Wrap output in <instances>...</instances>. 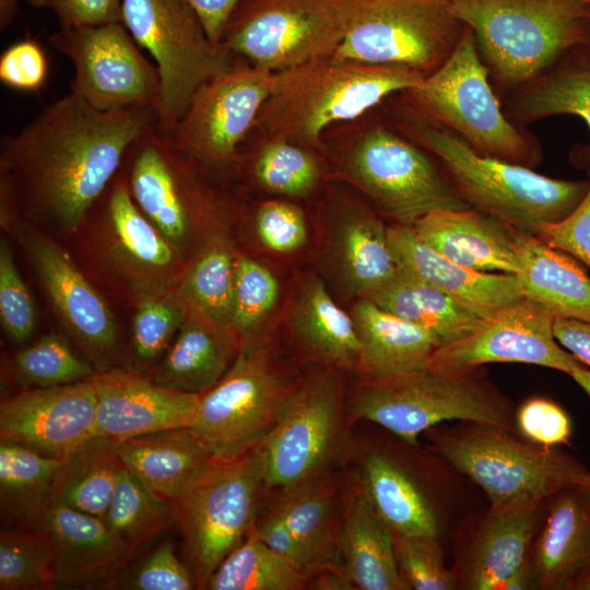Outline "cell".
I'll return each mask as SVG.
<instances>
[{
    "label": "cell",
    "mask_w": 590,
    "mask_h": 590,
    "mask_svg": "<svg viewBox=\"0 0 590 590\" xmlns=\"http://www.w3.org/2000/svg\"><path fill=\"white\" fill-rule=\"evenodd\" d=\"M122 464L161 497L176 503L216 460L189 428L117 441Z\"/></svg>",
    "instance_id": "28"
},
{
    "label": "cell",
    "mask_w": 590,
    "mask_h": 590,
    "mask_svg": "<svg viewBox=\"0 0 590 590\" xmlns=\"http://www.w3.org/2000/svg\"><path fill=\"white\" fill-rule=\"evenodd\" d=\"M361 484L393 533L438 535V521L429 499L413 476L390 457L368 455Z\"/></svg>",
    "instance_id": "38"
},
{
    "label": "cell",
    "mask_w": 590,
    "mask_h": 590,
    "mask_svg": "<svg viewBox=\"0 0 590 590\" xmlns=\"http://www.w3.org/2000/svg\"><path fill=\"white\" fill-rule=\"evenodd\" d=\"M588 3H590V0H586Z\"/></svg>",
    "instance_id": "63"
},
{
    "label": "cell",
    "mask_w": 590,
    "mask_h": 590,
    "mask_svg": "<svg viewBox=\"0 0 590 590\" xmlns=\"http://www.w3.org/2000/svg\"><path fill=\"white\" fill-rule=\"evenodd\" d=\"M404 128L440 163L460 198L470 206L521 232L568 216L582 201L590 179L551 178L532 168L483 155L445 126L410 105Z\"/></svg>",
    "instance_id": "2"
},
{
    "label": "cell",
    "mask_w": 590,
    "mask_h": 590,
    "mask_svg": "<svg viewBox=\"0 0 590 590\" xmlns=\"http://www.w3.org/2000/svg\"><path fill=\"white\" fill-rule=\"evenodd\" d=\"M96 391L92 379L24 388L0 403V440L66 458L95 436Z\"/></svg>",
    "instance_id": "19"
},
{
    "label": "cell",
    "mask_w": 590,
    "mask_h": 590,
    "mask_svg": "<svg viewBox=\"0 0 590 590\" xmlns=\"http://www.w3.org/2000/svg\"><path fill=\"white\" fill-rule=\"evenodd\" d=\"M278 295V282L266 267L246 256H236L233 329L238 337L249 338L271 311Z\"/></svg>",
    "instance_id": "47"
},
{
    "label": "cell",
    "mask_w": 590,
    "mask_h": 590,
    "mask_svg": "<svg viewBox=\"0 0 590 590\" xmlns=\"http://www.w3.org/2000/svg\"><path fill=\"white\" fill-rule=\"evenodd\" d=\"M587 485H588V487L590 488V482H589Z\"/></svg>",
    "instance_id": "62"
},
{
    "label": "cell",
    "mask_w": 590,
    "mask_h": 590,
    "mask_svg": "<svg viewBox=\"0 0 590 590\" xmlns=\"http://www.w3.org/2000/svg\"><path fill=\"white\" fill-rule=\"evenodd\" d=\"M393 541L404 589L452 590L458 588L459 579L456 574L446 568L437 536L393 533Z\"/></svg>",
    "instance_id": "48"
},
{
    "label": "cell",
    "mask_w": 590,
    "mask_h": 590,
    "mask_svg": "<svg viewBox=\"0 0 590 590\" xmlns=\"http://www.w3.org/2000/svg\"><path fill=\"white\" fill-rule=\"evenodd\" d=\"M352 418L376 423L408 444L451 420L484 423L512 432L507 399L479 368L428 367L380 379H364L350 404Z\"/></svg>",
    "instance_id": "5"
},
{
    "label": "cell",
    "mask_w": 590,
    "mask_h": 590,
    "mask_svg": "<svg viewBox=\"0 0 590 590\" xmlns=\"http://www.w3.org/2000/svg\"><path fill=\"white\" fill-rule=\"evenodd\" d=\"M0 319L7 335L17 343L33 333L36 323L34 302L3 240L0 245Z\"/></svg>",
    "instance_id": "50"
},
{
    "label": "cell",
    "mask_w": 590,
    "mask_h": 590,
    "mask_svg": "<svg viewBox=\"0 0 590 590\" xmlns=\"http://www.w3.org/2000/svg\"><path fill=\"white\" fill-rule=\"evenodd\" d=\"M342 174L397 225L413 226L435 210L470 208L428 154L385 126L357 139Z\"/></svg>",
    "instance_id": "13"
},
{
    "label": "cell",
    "mask_w": 590,
    "mask_h": 590,
    "mask_svg": "<svg viewBox=\"0 0 590 590\" xmlns=\"http://www.w3.org/2000/svg\"><path fill=\"white\" fill-rule=\"evenodd\" d=\"M534 589L533 576L529 558L512 573L500 586L499 590Z\"/></svg>",
    "instance_id": "59"
},
{
    "label": "cell",
    "mask_w": 590,
    "mask_h": 590,
    "mask_svg": "<svg viewBox=\"0 0 590 590\" xmlns=\"http://www.w3.org/2000/svg\"><path fill=\"white\" fill-rule=\"evenodd\" d=\"M33 7L50 10L60 27L121 22L122 0H25Z\"/></svg>",
    "instance_id": "55"
},
{
    "label": "cell",
    "mask_w": 590,
    "mask_h": 590,
    "mask_svg": "<svg viewBox=\"0 0 590 590\" xmlns=\"http://www.w3.org/2000/svg\"><path fill=\"white\" fill-rule=\"evenodd\" d=\"M64 458L0 442L1 516L15 530L37 531L51 505L57 473Z\"/></svg>",
    "instance_id": "36"
},
{
    "label": "cell",
    "mask_w": 590,
    "mask_h": 590,
    "mask_svg": "<svg viewBox=\"0 0 590 590\" xmlns=\"http://www.w3.org/2000/svg\"><path fill=\"white\" fill-rule=\"evenodd\" d=\"M351 317L359 341L356 369L364 379H380L425 368L439 347L426 329L358 298Z\"/></svg>",
    "instance_id": "29"
},
{
    "label": "cell",
    "mask_w": 590,
    "mask_h": 590,
    "mask_svg": "<svg viewBox=\"0 0 590 590\" xmlns=\"http://www.w3.org/2000/svg\"><path fill=\"white\" fill-rule=\"evenodd\" d=\"M554 318L522 298L483 318L465 338L435 350L426 367L468 370L489 363H523L569 375L585 365L558 345L553 333Z\"/></svg>",
    "instance_id": "17"
},
{
    "label": "cell",
    "mask_w": 590,
    "mask_h": 590,
    "mask_svg": "<svg viewBox=\"0 0 590 590\" xmlns=\"http://www.w3.org/2000/svg\"><path fill=\"white\" fill-rule=\"evenodd\" d=\"M363 298L426 329L435 337L439 347L465 338L483 319L399 266L387 282Z\"/></svg>",
    "instance_id": "34"
},
{
    "label": "cell",
    "mask_w": 590,
    "mask_h": 590,
    "mask_svg": "<svg viewBox=\"0 0 590 590\" xmlns=\"http://www.w3.org/2000/svg\"><path fill=\"white\" fill-rule=\"evenodd\" d=\"M415 70L362 63L333 56L275 71L255 128L320 149L323 131L356 119L386 97L421 84Z\"/></svg>",
    "instance_id": "3"
},
{
    "label": "cell",
    "mask_w": 590,
    "mask_h": 590,
    "mask_svg": "<svg viewBox=\"0 0 590 590\" xmlns=\"http://www.w3.org/2000/svg\"><path fill=\"white\" fill-rule=\"evenodd\" d=\"M157 108L96 109L69 93L0 145L2 217L75 232L118 175Z\"/></svg>",
    "instance_id": "1"
},
{
    "label": "cell",
    "mask_w": 590,
    "mask_h": 590,
    "mask_svg": "<svg viewBox=\"0 0 590 590\" xmlns=\"http://www.w3.org/2000/svg\"><path fill=\"white\" fill-rule=\"evenodd\" d=\"M569 376L590 398V369L586 366L575 368Z\"/></svg>",
    "instance_id": "60"
},
{
    "label": "cell",
    "mask_w": 590,
    "mask_h": 590,
    "mask_svg": "<svg viewBox=\"0 0 590 590\" xmlns=\"http://www.w3.org/2000/svg\"><path fill=\"white\" fill-rule=\"evenodd\" d=\"M540 504L491 507L467 553L462 580L467 589L499 590L529 558Z\"/></svg>",
    "instance_id": "31"
},
{
    "label": "cell",
    "mask_w": 590,
    "mask_h": 590,
    "mask_svg": "<svg viewBox=\"0 0 590 590\" xmlns=\"http://www.w3.org/2000/svg\"><path fill=\"white\" fill-rule=\"evenodd\" d=\"M342 423L337 375L326 371L297 385L281 421L259 446L266 488L284 489L324 472Z\"/></svg>",
    "instance_id": "16"
},
{
    "label": "cell",
    "mask_w": 590,
    "mask_h": 590,
    "mask_svg": "<svg viewBox=\"0 0 590 590\" xmlns=\"http://www.w3.org/2000/svg\"><path fill=\"white\" fill-rule=\"evenodd\" d=\"M4 221L16 229L55 311L90 363L97 371L109 369L118 328L105 299L57 243L22 220Z\"/></svg>",
    "instance_id": "18"
},
{
    "label": "cell",
    "mask_w": 590,
    "mask_h": 590,
    "mask_svg": "<svg viewBox=\"0 0 590 590\" xmlns=\"http://www.w3.org/2000/svg\"><path fill=\"white\" fill-rule=\"evenodd\" d=\"M273 509L310 556L314 574L323 568L340 567L342 519L338 516V486L326 471L282 489Z\"/></svg>",
    "instance_id": "35"
},
{
    "label": "cell",
    "mask_w": 590,
    "mask_h": 590,
    "mask_svg": "<svg viewBox=\"0 0 590 590\" xmlns=\"http://www.w3.org/2000/svg\"><path fill=\"white\" fill-rule=\"evenodd\" d=\"M49 42L72 62L70 93L90 106L99 110L157 108L158 69L121 22L60 27Z\"/></svg>",
    "instance_id": "14"
},
{
    "label": "cell",
    "mask_w": 590,
    "mask_h": 590,
    "mask_svg": "<svg viewBox=\"0 0 590 590\" xmlns=\"http://www.w3.org/2000/svg\"><path fill=\"white\" fill-rule=\"evenodd\" d=\"M345 9L333 57L424 75L444 63L465 30L450 0H345Z\"/></svg>",
    "instance_id": "9"
},
{
    "label": "cell",
    "mask_w": 590,
    "mask_h": 590,
    "mask_svg": "<svg viewBox=\"0 0 590 590\" xmlns=\"http://www.w3.org/2000/svg\"><path fill=\"white\" fill-rule=\"evenodd\" d=\"M345 27V0H240L220 46L275 72L332 56Z\"/></svg>",
    "instance_id": "12"
},
{
    "label": "cell",
    "mask_w": 590,
    "mask_h": 590,
    "mask_svg": "<svg viewBox=\"0 0 590 590\" xmlns=\"http://www.w3.org/2000/svg\"><path fill=\"white\" fill-rule=\"evenodd\" d=\"M503 106L509 120L523 127L557 115L581 118L590 132V42L569 49L544 73L508 93ZM576 158L590 168V139Z\"/></svg>",
    "instance_id": "26"
},
{
    "label": "cell",
    "mask_w": 590,
    "mask_h": 590,
    "mask_svg": "<svg viewBox=\"0 0 590 590\" xmlns=\"http://www.w3.org/2000/svg\"><path fill=\"white\" fill-rule=\"evenodd\" d=\"M235 259L228 239L213 236L176 286L187 306L232 330Z\"/></svg>",
    "instance_id": "40"
},
{
    "label": "cell",
    "mask_w": 590,
    "mask_h": 590,
    "mask_svg": "<svg viewBox=\"0 0 590 590\" xmlns=\"http://www.w3.org/2000/svg\"><path fill=\"white\" fill-rule=\"evenodd\" d=\"M588 17H589V22H590V3H589V9H588Z\"/></svg>",
    "instance_id": "61"
},
{
    "label": "cell",
    "mask_w": 590,
    "mask_h": 590,
    "mask_svg": "<svg viewBox=\"0 0 590 590\" xmlns=\"http://www.w3.org/2000/svg\"><path fill=\"white\" fill-rule=\"evenodd\" d=\"M399 267L436 286L481 318L522 299L516 274L488 273L455 263L426 245L412 226H388Z\"/></svg>",
    "instance_id": "24"
},
{
    "label": "cell",
    "mask_w": 590,
    "mask_h": 590,
    "mask_svg": "<svg viewBox=\"0 0 590 590\" xmlns=\"http://www.w3.org/2000/svg\"><path fill=\"white\" fill-rule=\"evenodd\" d=\"M121 467L117 440L94 436L63 459L52 502L105 519Z\"/></svg>",
    "instance_id": "39"
},
{
    "label": "cell",
    "mask_w": 590,
    "mask_h": 590,
    "mask_svg": "<svg viewBox=\"0 0 590 590\" xmlns=\"http://www.w3.org/2000/svg\"><path fill=\"white\" fill-rule=\"evenodd\" d=\"M11 371L24 388L73 384L90 379L96 373L90 361L78 356L57 334H47L17 352Z\"/></svg>",
    "instance_id": "44"
},
{
    "label": "cell",
    "mask_w": 590,
    "mask_h": 590,
    "mask_svg": "<svg viewBox=\"0 0 590 590\" xmlns=\"http://www.w3.org/2000/svg\"><path fill=\"white\" fill-rule=\"evenodd\" d=\"M306 585V576L271 550L252 528L221 562L206 589L299 590Z\"/></svg>",
    "instance_id": "42"
},
{
    "label": "cell",
    "mask_w": 590,
    "mask_h": 590,
    "mask_svg": "<svg viewBox=\"0 0 590 590\" xmlns=\"http://www.w3.org/2000/svg\"><path fill=\"white\" fill-rule=\"evenodd\" d=\"M96 391L95 436L125 440L189 428L200 394L163 387L131 370L109 368L91 377Z\"/></svg>",
    "instance_id": "21"
},
{
    "label": "cell",
    "mask_w": 590,
    "mask_h": 590,
    "mask_svg": "<svg viewBox=\"0 0 590 590\" xmlns=\"http://www.w3.org/2000/svg\"><path fill=\"white\" fill-rule=\"evenodd\" d=\"M404 93L417 110L483 155L530 168L542 161L533 134L506 116L468 26L444 63Z\"/></svg>",
    "instance_id": "6"
},
{
    "label": "cell",
    "mask_w": 590,
    "mask_h": 590,
    "mask_svg": "<svg viewBox=\"0 0 590 590\" xmlns=\"http://www.w3.org/2000/svg\"><path fill=\"white\" fill-rule=\"evenodd\" d=\"M474 34L489 78L504 92L534 80L590 42L586 0H450Z\"/></svg>",
    "instance_id": "4"
},
{
    "label": "cell",
    "mask_w": 590,
    "mask_h": 590,
    "mask_svg": "<svg viewBox=\"0 0 590 590\" xmlns=\"http://www.w3.org/2000/svg\"><path fill=\"white\" fill-rule=\"evenodd\" d=\"M47 73L45 52L34 39L11 45L0 57V80L12 88L36 92L45 83Z\"/></svg>",
    "instance_id": "53"
},
{
    "label": "cell",
    "mask_w": 590,
    "mask_h": 590,
    "mask_svg": "<svg viewBox=\"0 0 590 590\" xmlns=\"http://www.w3.org/2000/svg\"><path fill=\"white\" fill-rule=\"evenodd\" d=\"M417 236L448 260L476 271H520L514 227L480 210H435L412 226Z\"/></svg>",
    "instance_id": "25"
},
{
    "label": "cell",
    "mask_w": 590,
    "mask_h": 590,
    "mask_svg": "<svg viewBox=\"0 0 590 590\" xmlns=\"http://www.w3.org/2000/svg\"><path fill=\"white\" fill-rule=\"evenodd\" d=\"M274 72L235 58L199 86L170 133L181 148L211 165H227L255 128Z\"/></svg>",
    "instance_id": "15"
},
{
    "label": "cell",
    "mask_w": 590,
    "mask_h": 590,
    "mask_svg": "<svg viewBox=\"0 0 590 590\" xmlns=\"http://www.w3.org/2000/svg\"><path fill=\"white\" fill-rule=\"evenodd\" d=\"M121 23L154 59L161 80L157 127L172 132L199 86L235 58L209 39L188 0H122Z\"/></svg>",
    "instance_id": "10"
},
{
    "label": "cell",
    "mask_w": 590,
    "mask_h": 590,
    "mask_svg": "<svg viewBox=\"0 0 590 590\" xmlns=\"http://www.w3.org/2000/svg\"><path fill=\"white\" fill-rule=\"evenodd\" d=\"M209 39L220 46L225 25L240 0H188Z\"/></svg>",
    "instance_id": "58"
},
{
    "label": "cell",
    "mask_w": 590,
    "mask_h": 590,
    "mask_svg": "<svg viewBox=\"0 0 590 590\" xmlns=\"http://www.w3.org/2000/svg\"><path fill=\"white\" fill-rule=\"evenodd\" d=\"M255 226L260 241L275 252L296 251L307 239L303 212L287 202L271 200L261 203L256 212Z\"/></svg>",
    "instance_id": "51"
},
{
    "label": "cell",
    "mask_w": 590,
    "mask_h": 590,
    "mask_svg": "<svg viewBox=\"0 0 590 590\" xmlns=\"http://www.w3.org/2000/svg\"><path fill=\"white\" fill-rule=\"evenodd\" d=\"M266 488L259 447L234 460H215L175 504L196 586L208 581L256 523Z\"/></svg>",
    "instance_id": "11"
},
{
    "label": "cell",
    "mask_w": 590,
    "mask_h": 590,
    "mask_svg": "<svg viewBox=\"0 0 590 590\" xmlns=\"http://www.w3.org/2000/svg\"><path fill=\"white\" fill-rule=\"evenodd\" d=\"M40 530L54 547L56 588H107L130 556L105 519L59 502L51 503Z\"/></svg>",
    "instance_id": "23"
},
{
    "label": "cell",
    "mask_w": 590,
    "mask_h": 590,
    "mask_svg": "<svg viewBox=\"0 0 590 590\" xmlns=\"http://www.w3.org/2000/svg\"><path fill=\"white\" fill-rule=\"evenodd\" d=\"M588 174L590 179V168ZM534 235L590 268V187L582 201L568 216L539 227Z\"/></svg>",
    "instance_id": "54"
},
{
    "label": "cell",
    "mask_w": 590,
    "mask_h": 590,
    "mask_svg": "<svg viewBox=\"0 0 590 590\" xmlns=\"http://www.w3.org/2000/svg\"><path fill=\"white\" fill-rule=\"evenodd\" d=\"M292 329L314 356L335 368L356 367L359 341L351 315L342 310L324 283L310 276L295 300Z\"/></svg>",
    "instance_id": "37"
},
{
    "label": "cell",
    "mask_w": 590,
    "mask_h": 590,
    "mask_svg": "<svg viewBox=\"0 0 590 590\" xmlns=\"http://www.w3.org/2000/svg\"><path fill=\"white\" fill-rule=\"evenodd\" d=\"M105 521L131 555L176 523L175 504L153 492L122 464Z\"/></svg>",
    "instance_id": "41"
},
{
    "label": "cell",
    "mask_w": 590,
    "mask_h": 590,
    "mask_svg": "<svg viewBox=\"0 0 590 590\" xmlns=\"http://www.w3.org/2000/svg\"><path fill=\"white\" fill-rule=\"evenodd\" d=\"M252 173L266 189L290 197H306L317 186V160L303 145L285 138H270L257 150Z\"/></svg>",
    "instance_id": "45"
},
{
    "label": "cell",
    "mask_w": 590,
    "mask_h": 590,
    "mask_svg": "<svg viewBox=\"0 0 590 590\" xmlns=\"http://www.w3.org/2000/svg\"><path fill=\"white\" fill-rule=\"evenodd\" d=\"M253 531L271 550L303 573L308 581V578L315 573L314 563L302 543L274 509L262 521L255 523Z\"/></svg>",
    "instance_id": "56"
},
{
    "label": "cell",
    "mask_w": 590,
    "mask_h": 590,
    "mask_svg": "<svg viewBox=\"0 0 590 590\" xmlns=\"http://www.w3.org/2000/svg\"><path fill=\"white\" fill-rule=\"evenodd\" d=\"M329 252L341 282L358 298L366 297L398 270L388 227L365 209L351 211L338 222Z\"/></svg>",
    "instance_id": "33"
},
{
    "label": "cell",
    "mask_w": 590,
    "mask_h": 590,
    "mask_svg": "<svg viewBox=\"0 0 590 590\" xmlns=\"http://www.w3.org/2000/svg\"><path fill=\"white\" fill-rule=\"evenodd\" d=\"M534 589L590 590V488L567 487L552 497L529 555Z\"/></svg>",
    "instance_id": "22"
},
{
    "label": "cell",
    "mask_w": 590,
    "mask_h": 590,
    "mask_svg": "<svg viewBox=\"0 0 590 590\" xmlns=\"http://www.w3.org/2000/svg\"><path fill=\"white\" fill-rule=\"evenodd\" d=\"M340 557L354 589L403 590L393 533L359 483L350 494L341 532Z\"/></svg>",
    "instance_id": "32"
},
{
    "label": "cell",
    "mask_w": 590,
    "mask_h": 590,
    "mask_svg": "<svg viewBox=\"0 0 590 590\" xmlns=\"http://www.w3.org/2000/svg\"><path fill=\"white\" fill-rule=\"evenodd\" d=\"M437 438L436 451L477 484L491 507L540 504L560 491L590 482V471L555 447L522 440L511 430L475 422Z\"/></svg>",
    "instance_id": "7"
},
{
    "label": "cell",
    "mask_w": 590,
    "mask_h": 590,
    "mask_svg": "<svg viewBox=\"0 0 590 590\" xmlns=\"http://www.w3.org/2000/svg\"><path fill=\"white\" fill-rule=\"evenodd\" d=\"M52 588H56L55 552L46 531H1L0 589Z\"/></svg>",
    "instance_id": "43"
},
{
    "label": "cell",
    "mask_w": 590,
    "mask_h": 590,
    "mask_svg": "<svg viewBox=\"0 0 590 590\" xmlns=\"http://www.w3.org/2000/svg\"><path fill=\"white\" fill-rule=\"evenodd\" d=\"M553 333L562 346L590 367V321L555 317Z\"/></svg>",
    "instance_id": "57"
},
{
    "label": "cell",
    "mask_w": 590,
    "mask_h": 590,
    "mask_svg": "<svg viewBox=\"0 0 590 590\" xmlns=\"http://www.w3.org/2000/svg\"><path fill=\"white\" fill-rule=\"evenodd\" d=\"M97 202L114 263L139 300L175 288L184 275L178 248L143 214L120 172Z\"/></svg>",
    "instance_id": "20"
},
{
    "label": "cell",
    "mask_w": 590,
    "mask_h": 590,
    "mask_svg": "<svg viewBox=\"0 0 590 590\" xmlns=\"http://www.w3.org/2000/svg\"><path fill=\"white\" fill-rule=\"evenodd\" d=\"M240 339L187 306L186 316L152 380L163 387L201 394L216 385L235 362Z\"/></svg>",
    "instance_id": "27"
},
{
    "label": "cell",
    "mask_w": 590,
    "mask_h": 590,
    "mask_svg": "<svg viewBox=\"0 0 590 590\" xmlns=\"http://www.w3.org/2000/svg\"><path fill=\"white\" fill-rule=\"evenodd\" d=\"M186 311L187 305L176 287L138 302L132 322V350L138 363L150 364L168 349Z\"/></svg>",
    "instance_id": "46"
},
{
    "label": "cell",
    "mask_w": 590,
    "mask_h": 590,
    "mask_svg": "<svg viewBox=\"0 0 590 590\" xmlns=\"http://www.w3.org/2000/svg\"><path fill=\"white\" fill-rule=\"evenodd\" d=\"M515 426L527 440L544 447L566 444L571 435L568 414L544 398L523 402L515 414Z\"/></svg>",
    "instance_id": "52"
},
{
    "label": "cell",
    "mask_w": 590,
    "mask_h": 590,
    "mask_svg": "<svg viewBox=\"0 0 590 590\" xmlns=\"http://www.w3.org/2000/svg\"><path fill=\"white\" fill-rule=\"evenodd\" d=\"M521 295L554 317L590 321V276L570 255L515 229Z\"/></svg>",
    "instance_id": "30"
},
{
    "label": "cell",
    "mask_w": 590,
    "mask_h": 590,
    "mask_svg": "<svg viewBox=\"0 0 590 590\" xmlns=\"http://www.w3.org/2000/svg\"><path fill=\"white\" fill-rule=\"evenodd\" d=\"M292 385L259 341H240L228 371L200 394L189 430L216 460H234L258 448L281 421Z\"/></svg>",
    "instance_id": "8"
},
{
    "label": "cell",
    "mask_w": 590,
    "mask_h": 590,
    "mask_svg": "<svg viewBox=\"0 0 590 590\" xmlns=\"http://www.w3.org/2000/svg\"><path fill=\"white\" fill-rule=\"evenodd\" d=\"M192 573L178 559L174 543L164 541L128 571H119L107 588L131 590H190Z\"/></svg>",
    "instance_id": "49"
}]
</instances>
